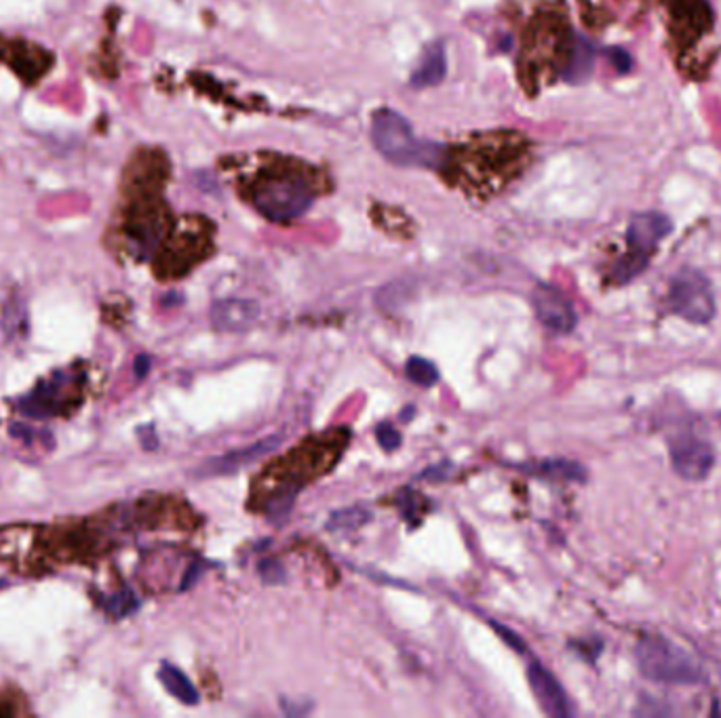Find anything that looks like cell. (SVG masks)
Masks as SVG:
<instances>
[{
    "label": "cell",
    "mask_w": 721,
    "mask_h": 718,
    "mask_svg": "<svg viewBox=\"0 0 721 718\" xmlns=\"http://www.w3.org/2000/svg\"><path fill=\"white\" fill-rule=\"evenodd\" d=\"M255 209L271 222H290L304 215L313 204L311 188L300 180H271L262 183L253 197Z\"/></svg>",
    "instance_id": "obj_4"
},
{
    "label": "cell",
    "mask_w": 721,
    "mask_h": 718,
    "mask_svg": "<svg viewBox=\"0 0 721 718\" xmlns=\"http://www.w3.org/2000/svg\"><path fill=\"white\" fill-rule=\"evenodd\" d=\"M527 680L534 691V696L541 704L542 712L553 718H567L574 715L572 701L565 694L562 683L555 678V674L548 673L542 664L534 662L527 668Z\"/></svg>",
    "instance_id": "obj_8"
},
{
    "label": "cell",
    "mask_w": 721,
    "mask_h": 718,
    "mask_svg": "<svg viewBox=\"0 0 721 718\" xmlns=\"http://www.w3.org/2000/svg\"><path fill=\"white\" fill-rule=\"evenodd\" d=\"M376 436H378V443H380V447L386 451H395L399 450L401 447V432H397V427L393 426V424H388V422H384V424H380L378 426V430H376Z\"/></svg>",
    "instance_id": "obj_23"
},
{
    "label": "cell",
    "mask_w": 721,
    "mask_h": 718,
    "mask_svg": "<svg viewBox=\"0 0 721 718\" xmlns=\"http://www.w3.org/2000/svg\"><path fill=\"white\" fill-rule=\"evenodd\" d=\"M262 580L269 585L283 584L285 582V569L281 562L274 561V559H267V561L260 562L258 567Z\"/></svg>",
    "instance_id": "obj_22"
},
{
    "label": "cell",
    "mask_w": 721,
    "mask_h": 718,
    "mask_svg": "<svg viewBox=\"0 0 721 718\" xmlns=\"http://www.w3.org/2000/svg\"><path fill=\"white\" fill-rule=\"evenodd\" d=\"M635 662L644 678L665 685H697L702 678L699 659L662 634H646L637 641Z\"/></svg>",
    "instance_id": "obj_1"
},
{
    "label": "cell",
    "mask_w": 721,
    "mask_h": 718,
    "mask_svg": "<svg viewBox=\"0 0 721 718\" xmlns=\"http://www.w3.org/2000/svg\"><path fill=\"white\" fill-rule=\"evenodd\" d=\"M281 443H283L281 436H269V439H262V441H258V443H253L249 447H243V450L230 451L226 455L205 462L201 474L216 476V474H232V472H239L241 468H248L251 464L264 460L276 447H281Z\"/></svg>",
    "instance_id": "obj_10"
},
{
    "label": "cell",
    "mask_w": 721,
    "mask_h": 718,
    "mask_svg": "<svg viewBox=\"0 0 721 718\" xmlns=\"http://www.w3.org/2000/svg\"><path fill=\"white\" fill-rule=\"evenodd\" d=\"M158 678H160L163 687L176 699H180L181 704H186V706L199 704V691L195 689L190 678L181 673L180 668H176L171 664H163L158 671Z\"/></svg>",
    "instance_id": "obj_14"
},
{
    "label": "cell",
    "mask_w": 721,
    "mask_h": 718,
    "mask_svg": "<svg viewBox=\"0 0 721 718\" xmlns=\"http://www.w3.org/2000/svg\"><path fill=\"white\" fill-rule=\"evenodd\" d=\"M446 51L443 45L429 46V51L425 53V57L420 60V64L416 67L414 76H411V85L416 89H425V87H435L446 78Z\"/></svg>",
    "instance_id": "obj_12"
},
{
    "label": "cell",
    "mask_w": 721,
    "mask_h": 718,
    "mask_svg": "<svg viewBox=\"0 0 721 718\" xmlns=\"http://www.w3.org/2000/svg\"><path fill=\"white\" fill-rule=\"evenodd\" d=\"M260 313V304L253 299H220L211 308V325L224 334H239L253 327Z\"/></svg>",
    "instance_id": "obj_11"
},
{
    "label": "cell",
    "mask_w": 721,
    "mask_h": 718,
    "mask_svg": "<svg viewBox=\"0 0 721 718\" xmlns=\"http://www.w3.org/2000/svg\"><path fill=\"white\" fill-rule=\"evenodd\" d=\"M150 371V359L146 357V355H142V357H137L136 360V376L142 380V378H146V373Z\"/></svg>",
    "instance_id": "obj_27"
},
{
    "label": "cell",
    "mask_w": 721,
    "mask_h": 718,
    "mask_svg": "<svg viewBox=\"0 0 721 718\" xmlns=\"http://www.w3.org/2000/svg\"><path fill=\"white\" fill-rule=\"evenodd\" d=\"M608 57L609 62L614 64V67L618 70V72H629L633 66V60L631 55L625 51V49H618V46H614V49H609L608 51Z\"/></svg>",
    "instance_id": "obj_25"
},
{
    "label": "cell",
    "mask_w": 721,
    "mask_h": 718,
    "mask_svg": "<svg viewBox=\"0 0 721 718\" xmlns=\"http://www.w3.org/2000/svg\"><path fill=\"white\" fill-rule=\"evenodd\" d=\"M372 518V513L365 508H346L336 513L332 520H330V529H357L360 525H365Z\"/></svg>",
    "instance_id": "obj_20"
},
{
    "label": "cell",
    "mask_w": 721,
    "mask_h": 718,
    "mask_svg": "<svg viewBox=\"0 0 721 718\" xmlns=\"http://www.w3.org/2000/svg\"><path fill=\"white\" fill-rule=\"evenodd\" d=\"M293 501H295V492H283V494L272 497L271 501H269V506H267V513H269L271 522L281 525L285 518L290 517Z\"/></svg>",
    "instance_id": "obj_21"
},
{
    "label": "cell",
    "mask_w": 721,
    "mask_h": 718,
    "mask_svg": "<svg viewBox=\"0 0 721 718\" xmlns=\"http://www.w3.org/2000/svg\"><path fill=\"white\" fill-rule=\"evenodd\" d=\"M492 629L497 630L498 634H500V638H502L509 647H513L518 653L525 652V643H523V638L519 636L518 632H513V630L506 629V626H502V624H497V622L492 624Z\"/></svg>",
    "instance_id": "obj_24"
},
{
    "label": "cell",
    "mask_w": 721,
    "mask_h": 718,
    "mask_svg": "<svg viewBox=\"0 0 721 718\" xmlns=\"http://www.w3.org/2000/svg\"><path fill=\"white\" fill-rule=\"evenodd\" d=\"M527 472L539 474L544 478L551 481H576L583 483L586 478V471L578 464V462H570V460H546V462H539L532 464Z\"/></svg>",
    "instance_id": "obj_16"
},
{
    "label": "cell",
    "mask_w": 721,
    "mask_h": 718,
    "mask_svg": "<svg viewBox=\"0 0 721 718\" xmlns=\"http://www.w3.org/2000/svg\"><path fill=\"white\" fill-rule=\"evenodd\" d=\"M671 464L683 481L699 483L713 471L715 453L700 439L681 436L671 443Z\"/></svg>",
    "instance_id": "obj_6"
},
{
    "label": "cell",
    "mask_w": 721,
    "mask_h": 718,
    "mask_svg": "<svg viewBox=\"0 0 721 718\" xmlns=\"http://www.w3.org/2000/svg\"><path fill=\"white\" fill-rule=\"evenodd\" d=\"M669 304L677 316L694 325L711 323L718 313L713 287L699 270L677 272L669 289Z\"/></svg>",
    "instance_id": "obj_3"
},
{
    "label": "cell",
    "mask_w": 721,
    "mask_h": 718,
    "mask_svg": "<svg viewBox=\"0 0 721 718\" xmlns=\"http://www.w3.org/2000/svg\"><path fill=\"white\" fill-rule=\"evenodd\" d=\"M595 64V46L585 36H576L564 76L567 83H585Z\"/></svg>",
    "instance_id": "obj_13"
},
{
    "label": "cell",
    "mask_w": 721,
    "mask_h": 718,
    "mask_svg": "<svg viewBox=\"0 0 721 718\" xmlns=\"http://www.w3.org/2000/svg\"><path fill=\"white\" fill-rule=\"evenodd\" d=\"M673 13L677 20L688 22L692 28H704L709 22L707 0H673Z\"/></svg>",
    "instance_id": "obj_17"
},
{
    "label": "cell",
    "mask_w": 721,
    "mask_h": 718,
    "mask_svg": "<svg viewBox=\"0 0 721 718\" xmlns=\"http://www.w3.org/2000/svg\"><path fill=\"white\" fill-rule=\"evenodd\" d=\"M129 241L136 249L139 257H148L160 241L163 234V225L158 222L157 218H139L136 222L129 224Z\"/></svg>",
    "instance_id": "obj_15"
},
{
    "label": "cell",
    "mask_w": 721,
    "mask_h": 718,
    "mask_svg": "<svg viewBox=\"0 0 721 718\" xmlns=\"http://www.w3.org/2000/svg\"><path fill=\"white\" fill-rule=\"evenodd\" d=\"M201 564H192L190 569H188V573H186V578L181 580V590H188L190 585H195V582L199 580V576H201Z\"/></svg>",
    "instance_id": "obj_26"
},
{
    "label": "cell",
    "mask_w": 721,
    "mask_h": 718,
    "mask_svg": "<svg viewBox=\"0 0 721 718\" xmlns=\"http://www.w3.org/2000/svg\"><path fill=\"white\" fill-rule=\"evenodd\" d=\"M673 230V224L667 215L656 213V211H646L635 215L627 230V245H629V253L641 255L646 260L652 257L654 251L658 247V243L669 236Z\"/></svg>",
    "instance_id": "obj_9"
},
{
    "label": "cell",
    "mask_w": 721,
    "mask_h": 718,
    "mask_svg": "<svg viewBox=\"0 0 721 718\" xmlns=\"http://www.w3.org/2000/svg\"><path fill=\"white\" fill-rule=\"evenodd\" d=\"M7 585H9V582H7V580H0V590H2V588H7Z\"/></svg>",
    "instance_id": "obj_28"
},
{
    "label": "cell",
    "mask_w": 721,
    "mask_h": 718,
    "mask_svg": "<svg viewBox=\"0 0 721 718\" xmlns=\"http://www.w3.org/2000/svg\"><path fill=\"white\" fill-rule=\"evenodd\" d=\"M137 605L139 603H137L136 594L132 590H123V592L114 594L113 599H108L104 603V609L113 615L114 620H123V617L132 615L136 611Z\"/></svg>",
    "instance_id": "obj_19"
},
{
    "label": "cell",
    "mask_w": 721,
    "mask_h": 718,
    "mask_svg": "<svg viewBox=\"0 0 721 718\" xmlns=\"http://www.w3.org/2000/svg\"><path fill=\"white\" fill-rule=\"evenodd\" d=\"M79 382L70 373H55L39 383L22 403L20 411L28 418H60L79 403Z\"/></svg>",
    "instance_id": "obj_5"
},
{
    "label": "cell",
    "mask_w": 721,
    "mask_h": 718,
    "mask_svg": "<svg viewBox=\"0 0 721 718\" xmlns=\"http://www.w3.org/2000/svg\"><path fill=\"white\" fill-rule=\"evenodd\" d=\"M407 378L422 388H430L439 382V369L435 367V362L422 357H411L407 360L406 365Z\"/></svg>",
    "instance_id": "obj_18"
},
{
    "label": "cell",
    "mask_w": 721,
    "mask_h": 718,
    "mask_svg": "<svg viewBox=\"0 0 721 718\" xmlns=\"http://www.w3.org/2000/svg\"><path fill=\"white\" fill-rule=\"evenodd\" d=\"M372 141L395 165L439 167L443 150L437 144L420 141L401 114L380 110L372 120Z\"/></svg>",
    "instance_id": "obj_2"
},
{
    "label": "cell",
    "mask_w": 721,
    "mask_h": 718,
    "mask_svg": "<svg viewBox=\"0 0 721 718\" xmlns=\"http://www.w3.org/2000/svg\"><path fill=\"white\" fill-rule=\"evenodd\" d=\"M532 302H534L536 316L544 327H548L551 331H557V334L574 331L578 316L564 293L557 292L555 287L541 285L532 295Z\"/></svg>",
    "instance_id": "obj_7"
}]
</instances>
